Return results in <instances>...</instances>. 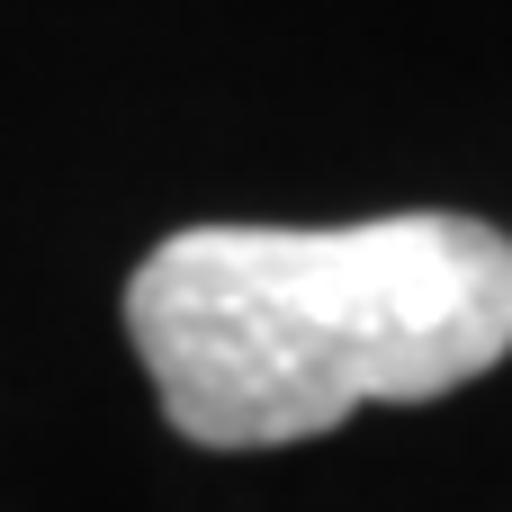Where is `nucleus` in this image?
<instances>
[{
    "label": "nucleus",
    "instance_id": "1",
    "mask_svg": "<svg viewBox=\"0 0 512 512\" xmlns=\"http://www.w3.org/2000/svg\"><path fill=\"white\" fill-rule=\"evenodd\" d=\"M135 360L198 450H288L360 405H432L512 351V243L414 207L360 225H189L126 279Z\"/></svg>",
    "mask_w": 512,
    "mask_h": 512
}]
</instances>
